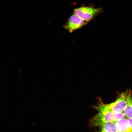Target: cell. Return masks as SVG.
<instances>
[{
    "instance_id": "cell-1",
    "label": "cell",
    "mask_w": 132,
    "mask_h": 132,
    "mask_svg": "<svg viewBox=\"0 0 132 132\" xmlns=\"http://www.w3.org/2000/svg\"><path fill=\"white\" fill-rule=\"evenodd\" d=\"M132 93L131 91H127L122 93L119 98L113 103L105 105L100 100L98 105L95 107L97 110H104L114 113H120L124 111L128 104L129 96Z\"/></svg>"
},
{
    "instance_id": "cell-2",
    "label": "cell",
    "mask_w": 132,
    "mask_h": 132,
    "mask_svg": "<svg viewBox=\"0 0 132 132\" xmlns=\"http://www.w3.org/2000/svg\"><path fill=\"white\" fill-rule=\"evenodd\" d=\"M98 111V114L90 120V124L92 126L100 127L104 123L117 121L124 118L125 116L122 112L116 113L104 110Z\"/></svg>"
},
{
    "instance_id": "cell-3",
    "label": "cell",
    "mask_w": 132,
    "mask_h": 132,
    "mask_svg": "<svg viewBox=\"0 0 132 132\" xmlns=\"http://www.w3.org/2000/svg\"><path fill=\"white\" fill-rule=\"evenodd\" d=\"M102 11L103 9L101 8L83 6L74 10L73 14L83 20L89 22Z\"/></svg>"
},
{
    "instance_id": "cell-4",
    "label": "cell",
    "mask_w": 132,
    "mask_h": 132,
    "mask_svg": "<svg viewBox=\"0 0 132 132\" xmlns=\"http://www.w3.org/2000/svg\"><path fill=\"white\" fill-rule=\"evenodd\" d=\"M88 23V22L73 14L69 18L63 27L69 32L71 33L76 30L81 28Z\"/></svg>"
},
{
    "instance_id": "cell-5",
    "label": "cell",
    "mask_w": 132,
    "mask_h": 132,
    "mask_svg": "<svg viewBox=\"0 0 132 132\" xmlns=\"http://www.w3.org/2000/svg\"><path fill=\"white\" fill-rule=\"evenodd\" d=\"M114 122L117 132H132L129 119L123 118Z\"/></svg>"
},
{
    "instance_id": "cell-6",
    "label": "cell",
    "mask_w": 132,
    "mask_h": 132,
    "mask_svg": "<svg viewBox=\"0 0 132 132\" xmlns=\"http://www.w3.org/2000/svg\"><path fill=\"white\" fill-rule=\"evenodd\" d=\"M100 127L102 132H117L114 121L104 123Z\"/></svg>"
},
{
    "instance_id": "cell-7",
    "label": "cell",
    "mask_w": 132,
    "mask_h": 132,
    "mask_svg": "<svg viewBox=\"0 0 132 132\" xmlns=\"http://www.w3.org/2000/svg\"><path fill=\"white\" fill-rule=\"evenodd\" d=\"M132 93L130 94L128 98V104L124 110L125 116L128 119L132 118Z\"/></svg>"
},
{
    "instance_id": "cell-8",
    "label": "cell",
    "mask_w": 132,
    "mask_h": 132,
    "mask_svg": "<svg viewBox=\"0 0 132 132\" xmlns=\"http://www.w3.org/2000/svg\"><path fill=\"white\" fill-rule=\"evenodd\" d=\"M128 119L129 120L130 126H131L132 130V118H129Z\"/></svg>"
}]
</instances>
